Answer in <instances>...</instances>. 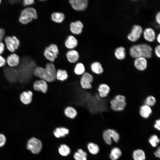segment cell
<instances>
[{
    "mask_svg": "<svg viewBox=\"0 0 160 160\" xmlns=\"http://www.w3.org/2000/svg\"><path fill=\"white\" fill-rule=\"evenodd\" d=\"M33 88L36 91L40 92L45 94L48 89L47 82L42 79L37 80L33 83Z\"/></svg>",
    "mask_w": 160,
    "mask_h": 160,
    "instance_id": "obj_11",
    "label": "cell"
},
{
    "mask_svg": "<svg viewBox=\"0 0 160 160\" xmlns=\"http://www.w3.org/2000/svg\"><path fill=\"white\" fill-rule=\"evenodd\" d=\"M114 54L117 59L120 60L124 59L126 56L125 48L122 46L117 47L115 50Z\"/></svg>",
    "mask_w": 160,
    "mask_h": 160,
    "instance_id": "obj_24",
    "label": "cell"
},
{
    "mask_svg": "<svg viewBox=\"0 0 160 160\" xmlns=\"http://www.w3.org/2000/svg\"><path fill=\"white\" fill-rule=\"evenodd\" d=\"M90 69L94 74L100 75L103 74L104 72V69L100 63L98 61L93 62L90 65Z\"/></svg>",
    "mask_w": 160,
    "mask_h": 160,
    "instance_id": "obj_19",
    "label": "cell"
},
{
    "mask_svg": "<svg viewBox=\"0 0 160 160\" xmlns=\"http://www.w3.org/2000/svg\"><path fill=\"white\" fill-rule=\"evenodd\" d=\"M68 77L67 71L65 70L58 69L56 70V79L63 81L66 80Z\"/></svg>",
    "mask_w": 160,
    "mask_h": 160,
    "instance_id": "obj_25",
    "label": "cell"
},
{
    "mask_svg": "<svg viewBox=\"0 0 160 160\" xmlns=\"http://www.w3.org/2000/svg\"><path fill=\"white\" fill-rule=\"evenodd\" d=\"M69 132V130L63 127L56 128L54 131L53 134L57 138L65 137Z\"/></svg>",
    "mask_w": 160,
    "mask_h": 160,
    "instance_id": "obj_26",
    "label": "cell"
},
{
    "mask_svg": "<svg viewBox=\"0 0 160 160\" xmlns=\"http://www.w3.org/2000/svg\"><path fill=\"white\" fill-rule=\"evenodd\" d=\"M152 52L151 47L145 44L133 45L130 47L129 50L130 55L135 59L140 57L146 59L150 58L152 56Z\"/></svg>",
    "mask_w": 160,
    "mask_h": 160,
    "instance_id": "obj_2",
    "label": "cell"
},
{
    "mask_svg": "<svg viewBox=\"0 0 160 160\" xmlns=\"http://www.w3.org/2000/svg\"><path fill=\"white\" fill-rule=\"evenodd\" d=\"M148 141L152 147H155L159 143L160 139L156 135H153L150 137Z\"/></svg>",
    "mask_w": 160,
    "mask_h": 160,
    "instance_id": "obj_35",
    "label": "cell"
},
{
    "mask_svg": "<svg viewBox=\"0 0 160 160\" xmlns=\"http://www.w3.org/2000/svg\"><path fill=\"white\" fill-rule=\"evenodd\" d=\"M58 151L61 155L63 156H66L70 153V149L66 145L62 144L59 148Z\"/></svg>",
    "mask_w": 160,
    "mask_h": 160,
    "instance_id": "obj_34",
    "label": "cell"
},
{
    "mask_svg": "<svg viewBox=\"0 0 160 160\" xmlns=\"http://www.w3.org/2000/svg\"><path fill=\"white\" fill-rule=\"evenodd\" d=\"M64 114L67 118L73 119L76 117L77 113L74 108L68 106L65 108L64 110Z\"/></svg>",
    "mask_w": 160,
    "mask_h": 160,
    "instance_id": "obj_23",
    "label": "cell"
},
{
    "mask_svg": "<svg viewBox=\"0 0 160 160\" xmlns=\"http://www.w3.org/2000/svg\"><path fill=\"white\" fill-rule=\"evenodd\" d=\"M6 61L5 59L0 55V68H2L5 65Z\"/></svg>",
    "mask_w": 160,
    "mask_h": 160,
    "instance_id": "obj_37",
    "label": "cell"
},
{
    "mask_svg": "<svg viewBox=\"0 0 160 160\" xmlns=\"http://www.w3.org/2000/svg\"><path fill=\"white\" fill-rule=\"evenodd\" d=\"M134 65L135 68L139 71H145L148 66L147 59L143 57L135 58L134 61Z\"/></svg>",
    "mask_w": 160,
    "mask_h": 160,
    "instance_id": "obj_14",
    "label": "cell"
},
{
    "mask_svg": "<svg viewBox=\"0 0 160 160\" xmlns=\"http://www.w3.org/2000/svg\"><path fill=\"white\" fill-rule=\"evenodd\" d=\"M38 16L36 9L30 7L23 9L21 11L19 19L22 23L25 24L31 22L33 19H36Z\"/></svg>",
    "mask_w": 160,
    "mask_h": 160,
    "instance_id": "obj_4",
    "label": "cell"
},
{
    "mask_svg": "<svg viewBox=\"0 0 160 160\" xmlns=\"http://www.w3.org/2000/svg\"><path fill=\"white\" fill-rule=\"evenodd\" d=\"M1 0H0V4H1Z\"/></svg>",
    "mask_w": 160,
    "mask_h": 160,
    "instance_id": "obj_46",
    "label": "cell"
},
{
    "mask_svg": "<svg viewBox=\"0 0 160 160\" xmlns=\"http://www.w3.org/2000/svg\"><path fill=\"white\" fill-rule=\"evenodd\" d=\"M84 25L80 21L77 20L72 22L70 25V29L73 33L79 34L82 31Z\"/></svg>",
    "mask_w": 160,
    "mask_h": 160,
    "instance_id": "obj_16",
    "label": "cell"
},
{
    "mask_svg": "<svg viewBox=\"0 0 160 160\" xmlns=\"http://www.w3.org/2000/svg\"><path fill=\"white\" fill-rule=\"evenodd\" d=\"M65 15L63 13L60 12H54L51 15L52 20L54 22L58 23H61L65 19Z\"/></svg>",
    "mask_w": 160,
    "mask_h": 160,
    "instance_id": "obj_28",
    "label": "cell"
},
{
    "mask_svg": "<svg viewBox=\"0 0 160 160\" xmlns=\"http://www.w3.org/2000/svg\"><path fill=\"white\" fill-rule=\"evenodd\" d=\"M156 39L159 43H160V34L159 33L157 36Z\"/></svg>",
    "mask_w": 160,
    "mask_h": 160,
    "instance_id": "obj_45",
    "label": "cell"
},
{
    "mask_svg": "<svg viewBox=\"0 0 160 160\" xmlns=\"http://www.w3.org/2000/svg\"><path fill=\"white\" fill-rule=\"evenodd\" d=\"M156 20L157 23L160 24V12H159L155 16Z\"/></svg>",
    "mask_w": 160,
    "mask_h": 160,
    "instance_id": "obj_43",
    "label": "cell"
},
{
    "mask_svg": "<svg viewBox=\"0 0 160 160\" xmlns=\"http://www.w3.org/2000/svg\"><path fill=\"white\" fill-rule=\"evenodd\" d=\"M66 55L68 61L71 63L76 62L79 58L78 52L75 50L69 51L67 52Z\"/></svg>",
    "mask_w": 160,
    "mask_h": 160,
    "instance_id": "obj_21",
    "label": "cell"
},
{
    "mask_svg": "<svg viewBox=\"0 0 160 160\" xmlns=\"http://www.w3.org/2000/svg\"><path fill=\"white\" fill-rule=\"evenodd\" d=\"M139 113L140 116L144 119H147L152 112L151 107L145 104L142 105L139 108Z\"/></svg>",
    "mask_w": 160,
    "mask_h": 160,
    "instance_id": "obj_18",
    "label": "cell"
},
{
    "mask_svg": "<svg viewBox=\"0 0 160 160\" xmlns=\"http://www.w3.org/2000/svg\"><path fill=\"white\" fill-rule=\"evenodd\" d=\"M132 156L134 160H145L146 158L144 151L141 149L135 150L133 153Z\"/></svg>",
    "mask_w": 160,
    "mask_h": 160,
    "instance_id": "obj_27",
    "label": "cell"
},
{
    "mask_svg": "<svg viewBox=\"0 0 160 160\" xmlns=\"http://www.w3.org/2000/svg\"><path fill=\"white\" fill-rule=\"evenodd\" d=\"M65 44V47L68 48L73 49L77 46L78 41L74 36L70 35L67 38Z\"/></svg>",
    "mask_w": 160,
    "mask_h": 160,
    "instance_id": "obj_22",
    "label": "cell"
},
{
    "mask_svg": "<svg viewBox=\"0 0 160 160\" xmlns=\"http://www.w3.org/2000/svg\"><path fill=\"white\" fill-rule=\"evenodd\" d=\"M34 2L33 0H24L23 1V4L24 6H27L33 4Z\"/></svg>",
    "mask_w": 160,
    "mask_h": 160,
    "instance_id": "obj_38",
    "label": "cell"
},
{
    "mask_svg": "<svg viewBox=\"0 0 160 160\" xmlns=\"http://www.w3.org/2000/svg\"><path fill=\"white\" fill-rule=\"evenodd\" d=\"M6 141V138L3 134H0V147H2L5 144Z\"/></svg>",
    "mask_w": 160,
    "mask_h": 160,
    "instance_id": "obj_36",
    "label": "cell"
},
{
    "mask_svg": "<svg viewBox=\"0 0 160 160\" xmlns=\"http://www.w3.org/2000/svg\"><path fill=\"white\" fill-rule=\"evenodd\" d=\"M143 32L142 27L139 25H134L129 33L127 35L128 39L130 41L135 42L139 39Z\"/></svg>",
    "mask_w": 160,
    "mask_h": 160,
    "instance_id": "obj_10",
    "label": "cell"
},
{
    "mask_svg": "<svg viewBox=\"0 0 160 160\" xmlns=\"http://www.w3.org/2000/svg\"><path fill=\"white\" fill-rule=\"evenodd\" d=\"M58 52V49L57 45L51 44L45 49L44 55L48 60L53 63L57 58Z\"/></svg>",
    "mask_w": 160,
    "mask_h": 160,
    "instance_id": "obj_5",
    "label": "cell"
},
{
    "mask_svg": "<svg viewBox=\"0 0 160 160\" xmlns=\"http://www.w3.org/2000/svg\"><path fill=\"white\" fill-rule=\"evenodd\" d=\"M87 148L89 152L94 155L97 154L99 152V148L96 144L93 143H90L87 145Z\"/></svg>",
    "mask_w": 160,
    "mask_h": 160,
    "instance_id": "obj_33",
    "label": "cell"
},
{
    "mask_svg": "<svg viewBox=\"0 0 160 160\" xmlns=\"http://www.w3.org/2000/svg\"><path fill=\"white\" fill-rule=\"evenodd\" d=\"M20 60L19 56L17 55L12 54L7 57L6 61L9 67H16L19 65Z\"/></svg>",
    "mask_w": 160,
    "mask_h": 160,
    "instance_id": "obj_17",
    "label": "cell"
},
{
    "mask_svg": "<svg viewBox=\"0 0 160 160\" xmlns=\"http://www.w3.org/2000/svg\"><path fill=\"white\" fill-rule=\"evenodd\" d=\"M103 137L105 143L109 145L112 143V138L116 143L118 142L120 139V135L117 132L111 129L105 130L103 132Z\"/></svg>",
    "mask_w": 160,
    "mask_h": 160,
    "instance_id": "obj_6",
    "label": "cell"
},
{
    "mask_svg": "<svg viewBox=\"0 0 160 160\" xmlns=\"http://www.w3.org/2000/svg\"><path fill=\"white\" fill-rule=\"evenodd\" d=\"M33 95V93L31 91H24L20 95V101L24 105H29L32 101Z\"/></svg>",
    "mask_w": 160,
    "mask_h": 160,
    "instance_id": "obj_15",
    "label": "cell"
},
{
    "mask_svg": "<svg viewBox=\"0 0 160 160\" xmlns=\"http://www.w3.org/2000/svg\"><path fill=\"white\" fill-rule=\"evenodd\" d=\"M4 45L2 42H0V55L2 54L4 50Z\"/></svg>",
    "mask_w": 160,
    "mask_h": 160,
    "instance_id": "obj_42",
    "label": "cell"
},
{
    "mask_svg": "<svg viewBox=\"0 0 160 160\" xmlns=\"http://www.w3.org/2000/svg\"><path fill=\"white\" fill-rule=\"evenodd\" d=\"M56 69L53 63H46L44 68L37 66L34 69V75L38 79L44 80L47 83L56 79Z\"/></svg>",
    "mask_w": 160,
    "mask_h": 160,
    "instance_id": "obj_1",
    "label": "cell"
},
{
    "mask_svg": "<svg viewBox=\"0 0 160 160\" xmlns=\"http://www.w3.org/2000/svg\"><path fill=\"white\" fill-rule=\"evenodd\" d=\"M154 127L157 130L159 131L160 130V119H159L155 121Z\"/></svg>",
    "mask_w": 160,
    "mask_h": 160,
    "instance_id": "obj_40",
    "label": "cell"
},
{
    "mask_svg": "<svg viewBox=\"0 0 160 160\" xmlns=\"http://www.w3.org/2000/svg\"><path fill=\"white\" fill-rule=\"evenodd\" d=\"M144 37L148 41H154L156 38L155 32L153 29L148 28H145L143 31Z\"/></svg>",
    "mask_w": 160,
    "mask_h": 160,
    "instance_id": "obj_20",
    "label": "cell"
},
{
    "mask_svg": "<svg viewBox=\"0 0 160 160\" xmlns=\"http://www.w3.org/2000/svg\"><path fill=\"white\" fill-rule=\"evenodd\" d=\"M121 154L122 153L120 149L118 147H115L111 150L109 156L111 160H117Z\"/></svg>",
    "mask_w": 160,
    "mask_h": 160,
    "instance_id": "obj_29",
    "label": "cell"
},
{
    "mask_svg": "<svg viewBox=\"0 0 160 160\" xmlns=\"http://www.w3.org/2000/svg\"><path fill=\"white\" fill-rule=\"evenodd\" d=\"M4 41L7 49L11 52H14L17 50L20 44L19 40L15 36H6Z\"/></svg>",
    "mask_w": 160,
    "mask_h": 160,
    "instance_id": "obj_9",
    "label": "cell"
},
{
    "mask_svg": "<svg viewBox=\"0 0 160 160\" xmlns=\"http://www.w3.org/2000/svg\"><path fill=\"white\" fill-rule=\"evenodd\" d=\"M155 156L157 157L160 158V148L159 147L157 150L154 153Z\"/></svg>",
    "mask_w": 160,
    "mask_h": 160,
    "instance_id": "obj_44",
    "label": "cell"
},
{
    "mask_svg": "<svg viewBox=\"0 0 160 160\" xmlns=\"http://www.w3.org/2000/svg\"><path fill=\"white\" fill-rule=\"evenodd\" d=\"M110 108L114 111H123L127 105L125 96L122 94H118L110 101Z\"/></svg>",
    "mask_w": 160,
    "mask_h": 160,
    "instance_id": "obj_3",
    "label": "cell"
},
{
    "mask_svg": "<svg viewBox=\"0 0 160 160\" xmlns=\"http://www.w3.org/2000/svg\"><path fill=\"white\" fill-rule=\"evenodd\" d=\"M87 153L82 149H79L78 152L74 155V158L76 160H87Z\"/></svg>",
    "mask_w": 160,
    "mask_h": 160,
    "instance_id": "obj_32",
    "label": "cell"
},
{
    "mask_svg": "<svg viewBox=\"0 0 160 160\" xmlns=\"http://www.w3.org/2000/svg\"><path fill=\"white\" fill-rule=\"evenodd\" d=\"M156 103V100L154 96L150 95L147 96L144 99V104L146 105L151 107L154 106Z\"/></svg>",
    "mask_w": 160,
    "mask_h": 160,
    "instance_id": "obj_30",
    "label": "cell"
},
{
    "mask_svg": "<svg viewBox=\"0 0 160 160\" xmlns=\"http://www.w3.org/2000/svg\"><path fill=\"white\" fill-rule=\"evenodd\" d=\"M94 80L93 75L87 72H85L81 75L79 83L81 88L84 89H89L92 87L91 84Z\"/></svg>",
    "mask_w": 160,
    "mask_h": 160,
    "instance_id": "obj_8",
    "label": "cell"
},
{
    "mask_svg": "<svg viewBox=\"0 0 160 160\" xmlns=\"http://www.w3.org/2000/svg\"><path fill=\"white\" fill-rule=\"evenodd\" d=\"M5 33L4 30L2 28H0V42L3 39Z\"/></svg>",
    "mask_w": 160,
    "mask_h": 160,
    "instance_id": "obj_41",
    "label": "cell"
},
{
    "mask_svg": "<svg viewBox=\"0 0 160 160\" xmlns=\"http://www.w3.org/2000/svg\"><path fill=\"white\" fill-rule=\"evenodd\" d=\"M75 74L81 76L85 72V67L84 64L81 63H78L75 65L74 69Z\"/></svg>",
    "mask_w": 160,
    "mask_h": 160,
    "instance_id": "obj_31",
    "label": "cell"
},
{
    "mask_svg": "<svg viewBox=\"0 0 160 160\" xmlns=\"http://www.w3.org/2000/svg\"><path fill=\"white\" fill-rule=\"evenodd\" d=\"M111 90L110 86L105 83L100 84L97 88L98 95L102 98L107 97L110 93Z\"/></svg>",
    "mask_w": 160,
    "mask_h": 160,
    "instance_id": "obj_13",
    "label": "cell"
},
{
    "mask_svg": "<svg viewBox=\"0 0 160 160\" xmlns=\"http://www.w3.org/2000/svg\"><path fill=\"white\" fill-rule=\"evenodd\" d=\"M69 3L75 10L81 11L85 10L88 5L87 0H70Z\"/></svg>",
    "mask_w": 160,
    "mask_h": 160,
    "instance_id": "obj_12",
    "label": "cell"
},
{
    "mask_svg": "<svg viewBox=\"0 0 160 160\" xmlns=\"http://www.w3.org/2000/svg\"><path fill=\"white\" fill-rule=\"evenodd\" d=\"M155 53L156 55L159 58L160 57V45L157 46L155 48Z\"/></svg>",
    "mask_w": 160,
    "mask_h": 160,
    "instance_id": "obj_39",
    "label": "cell"
},
{
    "mask_svg": "<svg viewBox=\"0 0 160 160\" xmlns=\"http://www.w3.org/2000/svg\"><path fill=\"white\" fill-rule=\"evenodd\" d=\"M27 148L32 153L38 154L41 150L42 143L38 139L34 137H32L28 141Z\"/></svg>",
    "mask_w": 160,
    "mask_h": 160,
    "instance_id": "obj_7",
    "label": "cell"
}]
</instances>
